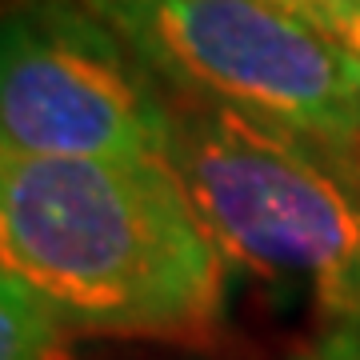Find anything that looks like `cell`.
I'll return each mask as SVG.
<instances>
[{
	"instance_id": "obj_2",
	"label": "cell",
	"mask_w": 360,
	"mask_h": 360,
	"mask_svg": "<svg viewBox=\"0 0 360 360\" xmlns=\"http://www.w3.org/2000/svg\"><path fill=\"white\" fill-rule=\"evenodd\" d=\"M168 160L224 257L360 328V148L180 96Z\"/></svg>"
},
{
	"instance_id": "obj_3",
	"label": "cell",
	"mask_w": 360,
	"mask_h": 360,
	"mask_svg": "<svg viewBox=\"0 0 360 360\" xmlns=\"http://www.w3.org/2000/svg\"><path fill=\"white\" fill-rule=\"evenodd\" d=\"M156 77L316 141L360 148V60L276 0H84Z\"/></svg>"
},
{
	"instance_id": "obj_1",
	"label": "cell",
	"mask_w": 360,
	"mask_h": 360,
	"mask_svg": "<svg viewBox=\"0 0 360 360\" xmlns=\"http://www.w3.org/2000/svg\"><path fill=\"white\" fill-rule=\"evenodd\" d=\"M0 260L77 333L205 345L224 321L229 257L168 156L0 153Z\"/></svg>"
},
{
	"instance_id": "obj_4",
	"label": "cell",
	"mask_w": 360,
	"mask_h": 360,
	"mask_svg": "<svg viewBox=\"0 0 360 360\" xmlns=\"http://www.w3.org/2000/svg\"><path fill=\"white\" fill-rule=\"evenodd\" d=\"M84 0H28L4 20L0 153L60 160L168 156L172 101Z\"/></svg>"
},
{
	"instance_id": "obj_6",
	"label": "cell",
	"mask_w": 360,
	"mask_h": 360,
	"mask_svg": "<svg viewBox=\"0 0 360 360\" xmlns=\"http://www.w3.org/2000/svg\"><path fill=\"white\" fill-rule=\"evenodd\" d=\"M281 8H288V13L304 16L309 25H316L321 32H328V37H340V28H345V20L360 8V0H276Z\"/></svg>"
},
{
	"instance_id": "obj_7",
	"label": "cell",
	"mask_w": 360,
	"mask_h": 360,
	"mask_svg": "<svg viewBox=\"0 0 360 360\" xmlns=\"http://www.w3.org/2000/svg\"><path fill=\"white\" fill-rule=\"evenodd\" d=\"M288 360H360V328H333L324 340Z\"/></svg>"
},
{
	"instance_id": "obj_5",
	"label": "cell",
	"mask_w": 360,
	"mask_h": 360,
	"mask_svg": "<svg viewBox=\"0 0 360 360\" xmlns=\"http://www.w3.org/2000/svg\"><path fill=\"white\" fill-rule=\"evenodd\" d=\"M72 321L16 272L0 276V360H68Z\"/></svg>"
}]
</instances>
